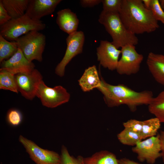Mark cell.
Masks as SVG:
<instances>
[{"label": "cell", "instance_id": "1", "mask_svg": "<svg viewBox=\"0 0 164 164\" xmlns=\"http://www.w3.org/2000/svg\"><path fill=\"white\" fill-rule=\"evenodd\" d=\"M119 13L127 29L135 35L151 33L159 27L151 11L145 7L142 0H122Z\"/></svg>", "mask_w": 164, "mask_h": 164}, {"label": "cell", "instance_id": "2", "mask_svg": "<svg viewBox=\"0 0 164 164\" xmlns=\"http://www.w3.org/2000/svg\"><path fill=\"white\" fill-rule=\"evenodd\" d=\"M101 80V86L97 89L103 95L104 101L108 107L125 104L134 112L138 106L148 105L154 97L152 91L137 92L123 84L112 85L107 83L102 78Z\"/></svg>", "mask_w": 164, "mask_h": 164}, {"label": "cell", "instance_id": "3", "mask_svg": "<svg viewBox=\"0 0 164 164\" xmlns=\"http://www.w3.org/2000/svg\"><path fill=\"white\" fill-rule=\"evenodd\" d=\"M98 22L104 27L111 36L112 43L118 49L127 45L135 46L138 39L135 35L128 30L122 22L119 13L102 11Z\"/></svg>", "mask_w": 164, "mask_h": 164}, {"label": "cell", "instance_id": "4", "mask_svg": "<svg viewBox=\"0 0 164 164\" xmlns=\"http://www.w3.org/2000/svg\"><path fill=\"white\" fill-rule=\"evenodd\" d=\"M46 27L45 24L41 20L32 19L25 13L22 16L12 19L0 26V35L8 41H15L30 31H39L44 29Z\"/></svg>", "mask_w": 164, "mask_h": 164}, {"label": "cell", "instance_id": "5", "mask_svg": "<svg viewBox=\"0 0 164 164\" xmlns=\"http://www.w3.org/2000/svg\"><path fill=\"white\" fill-rule=\"evenodd\" d=\"M15 42L18 48L29 61H42L46 44L44 34L37 31H32L19 37Z\"/></svg>", "mask_w": 164, "mask_h": 164}, {"label": "cell", "instance_id": "6", "mask_svg": "<svg viewBox=\"0 0 164 164\" xmlns=\"http://www.w3.org/2000/svg\"><path fill=\"white\" fill-rule=\"evenodd\" d=\"M36 96L41 101L43 105L53 108L67 102L70 95L63 86L59 85L53 88L47 86L42 80L40 83Z\"/></svg>", "mask_w": 164, "mask_h": 164}, {"label": "cell", "instance_id": "7", "mask_svg": "<svg viewBox=\"0 0 164 164\" xmlns=\"http://www.w3.org/2000/svg\"><path fill=\"white\" fill-rule=\"evenodd\" d=\"M121 57L118 62L116 70L120 75H129L139 71L143 56L138 53L135 46L127 45L121 48Z\"/></svg>", "mask_w": 164, "mask_h": 164}, {"label": "cell", "instance_id": "8", "mask_svg": "<svg viewBox=\"0 0 164 164\" xmlns=\"http://www.w3.org/2000/svg\"><path fill=\"white\" fill-rule=\"evenodd\" d=\"M85 40L84 33L77 31L69 35L66 39L67 47L63 57L55 69V73L60 77L65 73L66 66L75 56L82 52Z\"/></svg>", "mask_w": 164, "mask_h": 164}, {"label": "cell", "instance_id": "9", "mask_svg": "<svg viewBox=\"0 0 164 164\" xmlns=\"http://www.w3.org/2000/svg\"><path fill=\"white\" fill-rule=\"evenodd\" d=\"M19 140L30 158L36 164H60V155L57 153L42 149L33 142L21 135Z\"/></svg>", "mask_w": 164, "mask_h": 164}, {"label": "cell", "instance_id": "10", "mask_svg": "<svg viewBox=\"0 0 164 164\" xmlns=\"http://www.w3.org/2000/svg\"><path fill=\"white\" fill-rule=\"evenodd\" d=\"M137 155L140 162L146 161L149 164H154L161 157V145L159 135L138 142L132 149Z\"/></svg>", "mask_w": 164, "mask_h": 164}, {"label": "cell", "instance_id": "11", "mask_svg": "<svg viewBox=\"0 0 164 164\" xmlns=\"http://www.w3.org/2000/svg\"><path fill=\"white\" fill-rule=\"evenodd\" d=\"M18 91L26 99L32 100L36 96L38 87L43 80L40 73L34 69L30 72L15 75Z\"/></svg>", "mask_w": 164, "mask_h": 164}, {"label": "cell", "instance_id": "12", "mask_svg": "<svg viewBox=\"0 0 164 164\" xmlns=\"http://www.w3.org/2000/svg\"><path fill=\"white\" fill-rule=\"evenodd\" d=\"M98 61L104 68L111 70H116L121 50L107 40H101L97 48Z\"/></svg>", "mask_w": 164, "mask_h": 164}, {"label": "cell", "instance_id": "13", "mask_svg": "<svg viewBox=\"0 0 164 164\" xmlns=\"http://www.w3.org/2000/svg\"><path fill=\"white\" fill-rule=\"evenodd\" d=\"M32 62L28 60L22 50L18 48L17 51L8 60L1 63L0 69L8 71L14 75L19 73L30 72L35 68Z\"/></svg>", "mask_w": 164, "mask_h": 164}, {"label": "cell", "instance_id": "14", "mask_svg": "<svg viewBox=\"0 0 164 164\" xmlns=\"http://www.w3.org/2000/svg\"><path fill=\"white\" fill-rule=\"evenodd\" d=\"M61 0H29L26 13L31 19L39 20L52 14Z\"/></svg>", "mask_w": 164, "mask_h": 164}, {"label": "cell", "instance_id": "15", "mask_svg": "<svg viewBox=\"0 0 164 164\" xmlns=\"http://www.w3.org/2000/svg\"><path fill=\"white\" fill-rule=\"evenodd\" d=\"M57 15L56 23L61 30L69 35L77 31L79 20L75 13L65 9L59 10Z\"/></svg>", "mask_w": 164, "mask_h": 164}, {"label": "cell", "instance_id": "16", "mask_svg": "<svg viewBox=\"0 0 164 164\" xmlns=\"http://www.w3.org/2000/svg\"><path fill=\"white\" fill-rule=\"evenodd\" d=\"M146 63L155 80L164 85V55L150 52L148 55Z\"/></svg>", "mask_w": 164, "mask_h": 164}, {"label": "cell", "instance_id": "17", "mask_svg": "<svg viewBox=\"0 0 164 164\" xmlns=\"http://www.w3.org/2000/svg\"><path fill=\"white\" fill-rule=\"evenodd\" d=\"M78 82L84 92L89 91L98 88L101 86V80L99 77L96 67L93 65L85 69Z\"/></svg>", "mask_w": 164, "mask_h": 164}, {"label": "cell", "instance_id": "18", "mask_svg": "<svg viewBox=\"0 0 164 164\" xmlns=\"http://www.w3.org/2000/svg\"><path fill=\"white\" fill-rule=\"evenodd\" d=\"M29 0H0L3 7L12 19L24 15Z\"/></svg>", "mask_w": 164, "mask_h": 164}, {"label": "cell", "instance_id": "19", "mask_svg": "<svg viewBox=\"0 0 164 164\" xmlns=\"http://www.w3.org/2000/svg\"><path fill=\"white\" fill-rule=\"evenodd\" d=\"M83 164H118V159L112 152L107 150L97 152L91 156L83 158Z\"/></svg>", "mask_w": 164, "mask_h": 164}, {"label": "cell", "instance_id": "20", "mask_svg": "<svg viewBox=\"0 0 164 164\" xmlns=\"http://www.w3.org/2000/svg\"><path fill=\"white\" fill-rule=\"evenodd\" d=\"M148 106L149 112L158 119L161 123H164V91L154 97Z\"/></svg>", "mask_w": 164, "mask_h": 164}, {"label": "cell", "instance_id": "21", "mask_svg": "<svg viewBox=\"0 0 164 164\" xmlns=\"http://www.w3.org/2000/svg\"><path fill=\"white\" fill-rule=\"evenodd\" d=\"M161 123L156 117L142 121V129L140 134L142 139L156 136L160 127Z\"/></svg>", "mask_w": 164, "mask_h": 164}, {"label": "cell", "instance_id": "22", "mask_svg": "<svg viewBox=\"0 0 164 164\" xmlns=\"http://www.w3.org/2000/svg\"><path fill=\"white\" fill-rule=\"evenodd\" d=\"M15 41L9 42L0 35V62L9 59L17 51Z\"/></svg>", "mask_w": 164, "mask_h": 164}, {"label": "cell", "instance_id": "23", "mask_svg": "<svg viewBox=\"0 0 164 164\" xmlns=\"http://www.w3.org/2000/svg\"><path fill=\"white\" fill-rule=\"evenodd\" d=\"M0 89L19 92L15 78V75L6 70L0 69Z\"/></svg>", "mask_w": 164, "mask_h": 164}, {"label": "cell", "instance_id": "24", "mask_svg": "<svg viewBox=\"0 0 164 164\" xmlns=\"http://www.w3.org/2000/svg\"><path fill=\"white\" fill-rule=\"evenodd\" d=\"M119 141L122 144L128 146H135L142 140L139 134L125 128L117 135Z\"/></svg>", "mask_w": 164, "mask_h": 164}, {"label": "cell", "instance_id": "25", "mask_svg": "<svg viewBox=\"0 0 164 164\" xmlns=\"http://www.w3.org/2000/svg\"><path fill=\"white\" fill-rule=\"evenodd\" d=\"M83 158L81 156L75 158L71 155L67 148L64 145L62 146L60 155V164H83Z\"/></svg>", "mask_w": 164, "mask_h": 164}, {"label": "cell", "instance_id": "26", "mask_svg": "<svg viewBox=\"0 0 164 164\" xmlns=\"http://www.w3.org/2000/svg\"><path fill=\"white\" fill-rule=\"evenodd\" d=\"M149 9L155 19L164 24V12L158 0H151Z\"/></svg>", "mask_w": 164, "mask_h": 164}, {"label": "cell", "instance_id": "27", "mask_svg": "<svg viewBox=\"0 0 164 164\" xmlns=\"http://www.w3.org/2000/svg\"><path fill=\"white\" fill-rule=\"evenodd\" d=\"M103 11L119 13L121 7L122 0H102Z\"/></svg>", "mask_w": 164, "mask_h": 164}, {"label": "cell", "instance_id": "28", "mask_svg": "<svg viewBox=\"0 0 164 164\" xmlns=\"http://www.w3.org/2000/svg\"><path fill=\"white\" fill-rule=\"evenodd\" d=\"M125 128L140 135L142 130V121L130 119L123 123Z\"/></svg>", "mask_w": 164, "mask_h": 164}, {"label": "cell", "instance_id": "29", "mask_svg": "<svg viewBox=\"0 0 164 164\" xmlns=\"http://www.w3.org/2000/svg\"><path fill=\"white\" fill-rule=\"evenodd\" d=\"M7 119L10 124L13 126H17L21 123L22 117L19 111L15 109H12L8 112Z\"/></svg>", "mask_w": 164, "mask_h": 164}, {"label": "cell", "instance_id": "30", "mask_svg": "<svg viewBox=\"0 0 164 164\" xmlns=\"http://www.w3.org/2000/svg\"><path fill=\"white\" fill-rule=\"evenodd\" d=\"M7 12L3 7L0 1V25L1 26L12 19Z\"/></svg>", "mask_w": 164, "mask_h": 164}, {"label": "cell", "instance_id": "31", "mask_svg": "<svg viewBox=\"0 0 164 164\" xmlns=\"http://www.w3.org/2000/svg\"><path fill=\"white\" fill-rule=\"evenodd\" d=\"M80 2L82 7H92L102 2V0H81Z\"/></svg>", "mask_w": 164, "mask_h": 164}, {"label": "cell", "instance_id": "32", "mask_svg": "<svg viewBox=\"0 0 164 164\" xmlns=\"http://www.w3.org/2000/svg\"><path fill=\"white\" fill-rule=\"evenodd\" d=\"M158 135L161 145V157L164 162V130L161 131Z\"/></svg>", "mask_w": 164, "mask_h": 164}, {"label": "cell", "instance_id": "33", "mask_svg": "<svg viewBox=\"0 0 164 164\" xmlns=\"http://www.w3.org/2000/svg\"><path fill=\"white\" fill-rule=\"evenodd\" d=\"M118 164H141L127 158H123L118 159Z\"/></svg>", "mask_w": 164, "mask_h": 164}, {"label": "cell", "instance_id": "34", "mask_svg": "<svg viewBox=\"0 0 164 164\" xmlns=\"http://www.w3.org/2000/svg\"><path fill=\"white\" fill-rule=\"evenodd\" d=\"M145 7L147 9H149L151 0H142ZM150 10V9H149Z\"/></svg>", "mask_w": 164, "mask_h": 164}, {"label": "cell", "instance_id": "35", "mask_svg": "<svg viewBox=\"0 0 164 164\" xmlns=\"http://www.w3.org/2000/svg\"><path fill=\"white\" fill-rule=\"evenodd\" d=\"M159 1L161 7L162 9H164V0H160Z\"/></svg>", "mask_w": 164, "mask_h": 164}]
</instances>
